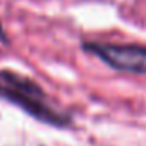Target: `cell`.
I'll list each match as a JSON object with an SVG mask.
<instances>
[{"instance_id": "obj_2", "label": "cell", "mask_w": 146, "mask_h": 146, "mask_svg": "<svg viewBox=\"0 0 146 146\" xmlns=\"http://www.w3.org/2000/svg\"><path fill=\"white\" fill-rule=\"evenodd\" d=\"M86 48L119 70L137 72V74L146 72V48L143 46L93 43V45H86Z\"/></svg>"}, {"instance_id": "obj_1", "label": "cell", "mask_w": 146, "mask_h": 146, "mask_svg": "<svg viewBox=\"0 0 146 146\" xmlns=\"http://www.w3.org/2000/svg\"><path fill=\"white\" fill-rule=\"evenodd\" d=\"M0 96H4L5 100L19 105L24 108L29 115L36 117L38 120L48 122L52 125H65L69 124V119L58 112H55L46 102L45 95L41 93L40 88H36L33 83L24 81L17 76L11 74H2L0 76Z\"/></svg>"}]
</instances>
